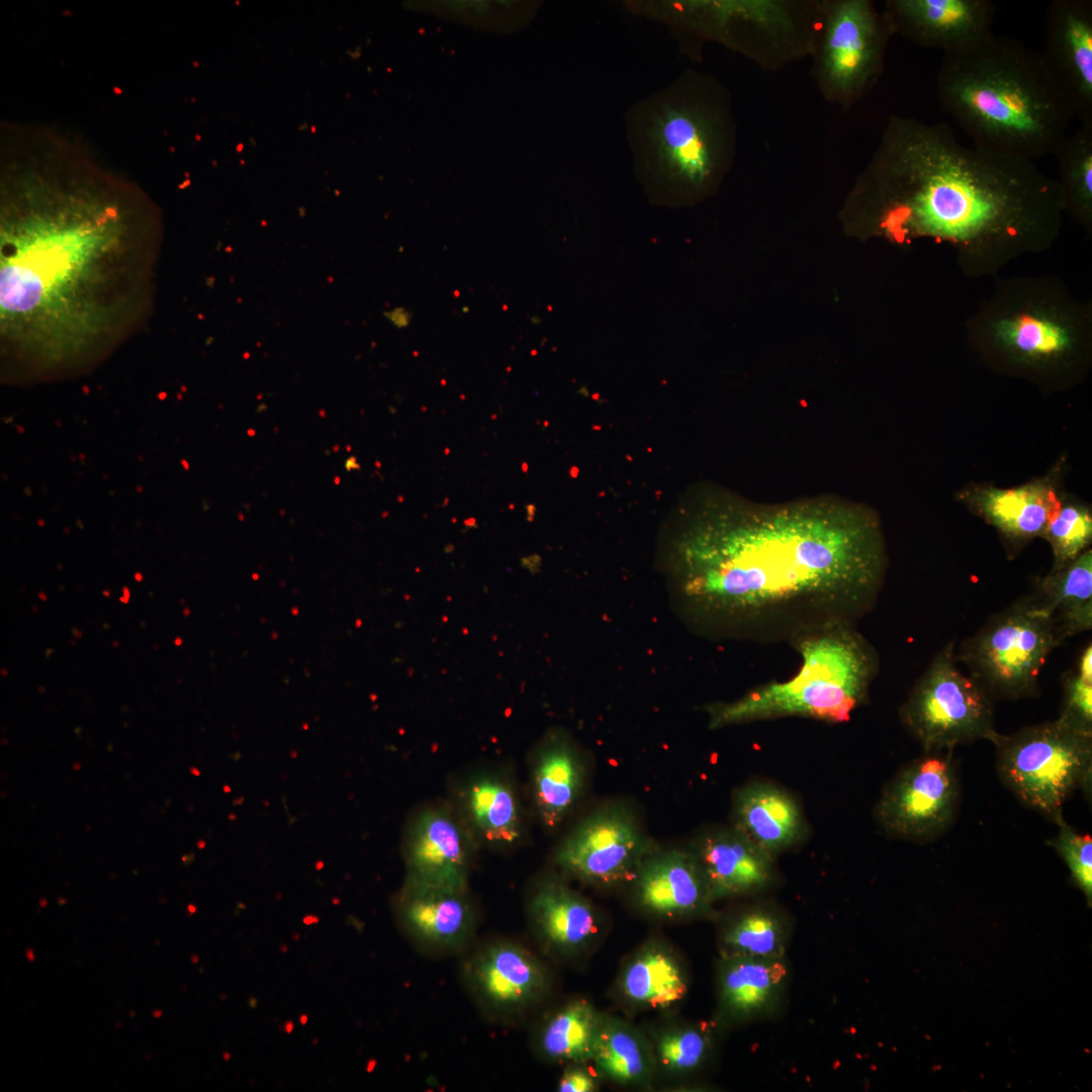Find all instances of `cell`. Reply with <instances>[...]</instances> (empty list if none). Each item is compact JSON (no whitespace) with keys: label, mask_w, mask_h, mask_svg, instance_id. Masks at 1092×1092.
Returning <instances> with one entry per match:
<instances>
[{"label":"cell","mask_w":1092,"mask_h":1092,"mask_svg":"<svg viewBox=\"0 0 1092 1092\" xmlns=\"http://www.w3.org/2000/svg\"><path fill=\"white\" fill-rule=\"evenodd\" d=\"M888 566L881 520L833 495L707 502L685 524L669 571L678 614L712 640L786 641L855 623Z\"/></svg>","instance_id":"obj_1"},{"label":"cell","mask_w":1092,"mask_h":1092,"mask_svg":"<svg viewBox=\"0 0 1092 1092\" xmlns=\"http://www.w3.org/2000/svg\"><path fill=\"white\" fill-rule=\"evenodd\" d=\"M0 214L4 352L62 362L143 325L161 230L141 192L96 173L23 171L2 181Z\"/></svg>","instance_id":"obj_2"},{"label":"cell","mask_w":1092,"mask_h":1092,"mask_svg":"<svg viewBox=\"0 0 1092 1092\" xmlns=\"http://www.w3.org/2000/svg\"><path fill=\"white\" fill-rule=\"evenodd\" d=\"M861 240L949 248L969 278L996 277L1057 242L1064 203L1032 161L963 145L945 123L891 115L846 200Z\"/></svg>","instance_id":"obj_3"},{"label":"cell","mask_w":1092,"mask_h":1092,"mask_svg":"<svg viewBox=\"0 0 1092 1092\" xmlns=\"http://www.w3.org/2000/svg\"><path fill=\"white\" fill-rule=\"evenodd\" d=\"M936 90L974 146L1032 162L1054 155L1075 116L1040 54L993 31L943 53Z\"/></svg>","instance_id":"obj_4"},{"label":"cell","mask_w":1092,"mask_h":1092,"mask_svg":"<svg viewBox=\"0 0 1092 1092\" xmlns=\"http://www.w3.org/2000/svg\"><path fill=\"white\" fill-rule=\"evenodd\" d=\"M964 331L974 350L1006 372L1074 379L1091 355L1092 302L1055 274L999 278Z\"/></svg>","instance_id":"obj_5"},{"label":"cell","mask_w":1092,"mask_h":1092,"mask_svg":"<svg viewBox=\"0 0 1092 1092\" xmlns=\"http://www.w3.org/2000/svg\"><path fill=\"white\" fill-rule=\"evenodd\" d=\"M802 659L784 681H769L740 698L703 707L712 730L787 717L842 723L864 704L878 655L852 624L806 633L791 643Z\"/></svg>","instance_id":"obj_6"},{"label":"cell","mask_w":1092,"mask_h":1092,"mask_svg":"<svg viewBox=\"0 0 1092 1092\" xmlns=\"http://www.w3.org/2000/svg\"><path fill=\"white\" fill-rule=\"evenodd\" d=\"M997 771L1018 800L1055 822L1067 800L1081 789L1091 793L1092 733L1061 719L998 734Z\"/></svg>","instance_id":"obj_7"},{"label":"cell","mask_w":1092,"mask_h":1092,"mask_svg":"<svg viewBox=\"0 0 1092 1092\" xmlns=\"http://www.w3.org/2000/svg\"><path fill=\"white\" fill-rule=\"evenodd\" d=\"M1061 643L1052 616L1032 595L991 617L956 657L990 697L1018 700L1038 695L1040 671Z\"/></svg>","instance_id":"obj_8"},{"label":"cell","mask_w":1092,"mask_h":1092,"mask_svg":"<svg viewBox=\"0 0 1092 1092\" xmlns=\"http://www.w3.org/2000/svg\"><path fill=\"white\" fill-rule=\"evenodd\" d=\"M953 642L947 643L916 681L900 710L901 721L924 752L986 739L995 728L991 697L962 672Z\"/></svg>","instance_id":"obj_9"},{"label":"cell","mask_w":1092,"mask_h":1092,"mask_svg":"<svg viewBox=\"0 0 1092 1092\" xmlns=\"http://www.w3.org/2000/svg\"><path fill=\"white\" fill-rule=\"evenodd\" d=\"M893 35L887 15L873 1H825L815 54L824 98L845 108L861 99L883 71Z\"/></svg>","instance_id":"obj_10"},{"label":"cell","mask_w":1092,"mask_h":1092,"mask_svg":"<svg viewBox=\"0 0 1092 1092\" xmlns=\"http://www.w3.org/2000/svg\"><path fill=\"white\" fill-rule=\"evenodd\" d=\"M952 749L928 751L907 763L884 788L876 820L889 835L928 841L954 819L960 784Z\"/></svg>","instance_id":"obj_11"},{"label":"cell","mask_w":1092,"mask_h":1092,"mask_svg":"<svg viewBox=\"0 0 1092 1092\" xmlns=\"http://www.w3.org/2000/svg\"><path fill=\"white\" fill-rule=\"evenodd\" d=\"M655 849L630 809L604 805L584 817L556 851L567 876L588 885L613 887L631 883L646 856Z\"/></svg>","instance_id":"obj_12"},{"label":"cell","mask_w":1092,"mask_h":1092,"mask_svg":"<svg viewBox=\"0 0 1092 1092\" xmlns=\"http://www.w3.org/2000/svg\"><path fill=\"white\" fill-rule=\"evenodd\" d=\"M727 133L721 111L704 103L663 107L651 127L663 173L694 191L706 189L722 170L730 150Z\"/></svg>","instance_id":"obj_13"},{"label":"cell","mask_w":1092,"mask_h":1092,"mask_svg":"<svg viewBox=\"0 0 1092 1092\" xmlns=\"http://www.w3.org/2000/svg\"><path fill=\"white\" fill-rule=\"evenodd\" d=\"M1042 62L1083 126H1092V1L1053 0Z\"/></svg>","instance_id":"obj_14"},{"label":"cell","mask_w":1092,"mask_h":1092,"mask_svg":"<svg viewBox=\"0 0 1092 1092\" xmlns=\"http://www.w3.org/2000/svg\"><path fill=\"white\" fill-rule=\"evenodd\" d=\"M465 977L476 999L499 1015L533 1007L549 988L541 962L511 941H494L478 949L465 966Z\"/></svg>","instance_id":"obj_15"},{"label":"cell","mask_w":1092,"mask_h":1092,"mask_svg":"<svg viewBox=\"0 0 1092 1092\" xmlns=\"http://www.w3.org/2000/svg\"><path fill=\"white\" fill-rule=\"evenodd\" d=\"M631 884L636 905L653 917L690 919L713 913L714 901L692 849L655 848Z\"/></svg>","instance_id":"obj_16"},{"label":"cell","mask_w":1092,"mask_h":1092,"mask_svg":"<svg viewBox=\"0 0 1092 1092\" xmlns=\"http://www.w3.org/2000/svg\"><path fill=\"white\" fill-rule=\"evenodd\" d=\"M996 10L990 0H888L884 12L894 34L945 53L991 33Z\"/></svg>","instance_id":"obj_17"},{"label":"cell","mask_w":1092,"mask_h":1092,"mask_svg":"<svg viewBox=\"0 0 1092 1092\" xmlns=\"http://www.w3.org/2000/svg\"><path fill=\"white\" fill-rule=\"evenodd\" d=\"M714 902L753 896L778 879L776 859L733 826L698 837L693 847Z\"/></svg>","instance_id":"obj_18"},{"label":"cell","mask_w":1092,"mask_h":1092,"mask_svg":"<svg viewBox=\"0 0 1092 1092\" xmlns=\"http://www.w3.org/2000/svg\"><path fill=\"white\" fill-rule=\"evenodd\" d=\"M790 972L786 958L720 956L717 1008L726 1023H744L776 1014L782 1007Z\"/></svg>","instance_id":"obj_19"},{"label":"cell","mask_w":1092,"mask_h":1092,"mask_svg":"<svg viewBox=\"0 0 1092 1092\" xmlns=\"http://www.w3.org/2000/svg\"><path fill=\"white\" fill-rule=\"evenodd\" d=\"M731 826L775 858L808 834L797 799L786 789L761 780L750 781L734 792Z\"/></svg>","instance_id":"obj_20"},{"label":"cell","mask_w":1092,"mask_h":1092,"mask_svg":"<svg viewBox=\"0 0 1092 1092\" xmlns=\"http://www.w3.org/2000/svg\"><path fill=\"white\" fill-rule=\"evenodd\" d=\"M470 857V841L458 821L443 809L425 810L410 832L406 881L466 888Z\"/></svg>","instance_id":"obj_21"},{"label":"cell","mask_w":1092,"mask_h":1092,"mask_svg":"<svg viewBox=\"0 0 1092 1092\" xmlns=\"http://www.w3.org/2000/svg\"><path fill=\"white\" fill-rule=\"evenodd\" d=\"M398 909L405 930L426 947L455 950L472 936L475 918L466 888L406 881Z\"/></svg>","instance_id":"obj_22"},{"label":"cell","mask_w":1092,"mask_h":1092,"mask_svg":"<svg viewBox=\"0 0 1092 1092\" xmlns=\"http://www.w3.org/2000/svg\"><path fill=\"white\" fill-rule=\"evenodd\" d=\"M963 499L1013 546L1042 537L1062 506L1048 477L1011 488L977 486L966 491Z\"/></svg>","instance_id":"obj_23"},{"label":"cell","mask_w":1092,"mask_h":1092,"mask_svg":"<svg viewBox=\"0 0 1092 1092\" xmlns=\"http://www.w3.org/2000/svg\"><path fill=\"white\" fill-rule=\"evenodd\" d=\"M528 910L539 940L558 954L581 952L599 934L600 922L595 907L561 882H543L532 895Z\"/></svg>","instance_id":"obj_24"},{"label":"cell","mask_w":1092,"mask_h":1092,"mask_svg":"<svg viewBox=\"0 0 1092 1092\" xmlns=\"http://www.w3.org/2000/svg\"><path fill=\"white\" fill-rule=\"evenodd\" d=\"M585 766L574 741L554 730L539 745L532 769V792L539 818L549 828L558 826L580 797Z\"/></svg>","instance_id":"obj_25"},{"label":"cell","mask_w":1092,"mask_h":1092,"mask_svg":"<svg viewBox=\"0 0 1092 1092\" xmlns=\"http://www.w3.org/2000/svg\"><path fill=\"white\" fill-rule=\"evenodd\" d=\"M1033 597L1050 613L1064 640L1092 628V550L1087 549L1037 582Z\"/></svg>","instance_id":"obj_26"},{"label":"cell","mask_w":1092,"mask_h":1092,"mask_svg":"<svg viewBox=\"0 0 1092 1092\" xmlns=\"http://www.w3.org/2000/svg\"><path fill=\"white\" fill-rule=\"evenodd\" d=\"M619 986L631 1005L664 1009L685 998L689 982L685 968L671 950L649 944L626 964Z\"/></svg>","instance_id":"obj_27"},{"label":"cell","mask_w":1092,"mask_h":1092,"mask_svg":"<svg viewBox=\"0 0 1092 1092\" xmlns=\"http://www.w3.org/2000/svg\"><path fill=\"white\" fill-rule=\"evenodd\" d=\"M462 804L470 825L486 841L509 845L521 837L520 803L507 779L494 774L474 777L464 787Z\"/></svg>","instance_id":"obj_28"},{"label":"cell","mask_w":1092,"mask_h":1092,"mask_svg":"<svg viewBox=\"0 0 1092 1092\" xmlns=\"http://www.w3.org/2000/svg\"><path fill=\"white\" fill-rule=\"evenodd\" d=\"M791 936L787 914L769 902L747 905L727 917L720 931V956L784 959Z\"/></svg>","instance_id":"obj_29"},{"label":"cell","mask_w":1092,"mask_h":1092,"mask_svg":"<svg viewBox=\"0 0 1092 1092\" xmlns=\"http://www.w3.org/2000/svg\"><path fill=\"white\" fill-rule=\"evenodd\" d=\"M604 1017L586 1000H573L554 1012L538 1036L542 1056L550 1061L585 1064L592 1061Z\"/></svg>","instance_id":"obj_30"},{"label":"cell","mask_w":1092,"mask_h":1092,"mask_svg":"<svg viewBox=\"0 0 1092 1092\" xmlns=\"http://www.w3.org/2000/svg\"><path fill=\"white\" fill-rule=\"evenodd\" d=\"M592 1061L603 1076L621 1085L648 1083L656 1064L654 1052L637 1029L606 1017Z\"/></svg>","instance_id":"obj_31"},{"label":"cell","mask_w":1092,"mask_h":1092,"mask_svg":"<svg viewBox=\"0 0 1092 1092\" xmlns=\"http://www.w3.org/2000/svg\"><path fill=\"white\" fill-rule=\"evenodd\" d=\"M1058 162L1064 212L1092 236V126L1067 134L1054 155Z\"/></svg>","instance_id":"obj_32"},{"label":"cell","mask_w":1092,"mask_h":1092,"mask_svg":"<svg viewBox=\"0 0 1092 1092\" xmlns=\"http://www.w3.org/2000/svg\"><path fill=\"white\" fill-rule=\"evenodd\" d=\"M713 1040L708 1030L684 1025L659 1035L654 1051L655 1063L674 1075L698 1071L711 1056Z\"/></svg>","instance_id":"obj_33"},{"label":"cell","mask_w":1092,"mask_h":1092,"mask_svg":"<svg viewBox=\"0 0 1092 1092\" xmlns=\"http://www.w3.org/2000/svg\"><path fill=\"white\" fill-rule=\"evenodd\" d=\"M1042 538L1050 543L1054 563L1051 571L1068 564L1088 549L1092 540V516L1079 504L1061 506L1048 525Z\"/></svg>","instance_id":"obj_34"},{"label":"cell","mask_w":1092,"mask_h":1092,"mask_svg":"<svg viewBox=\"0 0 1092 1092\" xmlns=\"http://www.w3.org/2000/svg\"><path fill=\"white\" fill-rule=\"evenodd\" d=\"M1058 834L1049 841L1066 861L1074 883L1085 894L1089 904L1092 900V840L1089 834H1080L1064 817L1057 820Z\"/></svg>","instance_id":"obj_35"},{"label":"cell","mask_w":1092,"mask_h":1092,"mask_svg":"<svg viewBox=\"0 0 1092 1092\" xmlns=\"http://www.w3.org/2000/svg\"><path fill=\"white\" fill-rule=\"evenodd\" d=\"M1059 719L1080 731L1092 733V675L1076 669L1066 676Z\"/></svg>","instance_id":"obj_36"},{"label":"cell","mask_w":1092,"mask_h":1092,"mask_svg":"<svg viewBox=\"0 0 1092 1092\" xmlns=\"http://www.w3.org/2000/svg\"><path fill=\"white\" fill-rule=\"evenodd\" d=\"M598 1089L597 1077L583 1064H570L557 1085L560 1092H594Z\"/></svg>","instance_id":"obj_37"},{"label":"cell","mask_w":1092,"mask_h":1092,"mask_svg":"<svg viewBox=\"0 0 1092 1092\" xmlns=\"http://www.w3.org/2000/svg\"><path fill=\"white\" fill-rule=\"evenodd\" d=\"M383 316L395 329L403 330L410 327L413 321V311L405 306L397 305L383 311Z\"/></svg>","instance_id":"obj_38"},{"label":"cell","mask_w":1092,"mask_h":1092,"mask_svg":"<svg viewBox=\"0 0 1092 1092\" xmlns=\"http://www.w3.org/2000/svg\"><path fill=\"white\" fill-rule=\"evenodd\" d=\"M345 468L347 471L361 470V465L358 463L356 456H350L345 461Z\"/></svg>","instance_id":"obj_39"},{"label":"cell","mask_w":1092,"mask_h":1092,"mask_svg":"<svg viewBox=\"0 0 1092 1092\" xmlns=\"http://www.w3.org/2000/svg\"><path fill=\"white\" fill-rule=\"evenodd\" d=\"M72 633L74 634V636H75V637H76L77 639H79V638H81V637H82V632H81L80 630H77V629L73 628V631H72Z\"/></svg>","instance_id":"obj_40"},{"label":"cell","mask_w":1092,"mask_h":1092,"mask_svg":"<svg viewBox=\"0 0 1092 1092\" xmlns=\"http://www.w3.org/2000/svg\"><path fill=\"white\" fill-rule=\"evenodd\" d=\"M37 598L41 601H47V595L43 592H38Z\"/></svg>","instance_id":"obj_41"},{"label":"cell","mask_w":1092,"mask_h":1092,"mask_svg":"<svg viewBox=\"0 0 1092 1092\" xmlns=\"http://www.w3.org/2000/svg\"><path fill=\"white\" fill-rule=\"evenodd\" d=\"M26 954H27V959L32 962L34 957H33L32 950L30 948L26 950Z\"/></svg>","instance_id":"obj_42"},{"label":"cell","mask_w":1092,"mask_h":1092,"mask_svg":"<svg viewBox=\"0 0 1092 1092\" xmlns=\"http://www.w3.org/2000/svg\"><path fill=\"white\" fill-rule=\"evenodd\" d=\"M124 597L130 598V593L127 586L122 587Z\"/></svg>","instance_id":"obj_43"},{"label":"cell","mask_w":1092,"mask_h":1092,"mask_svg":"<svg viewBox=\"0 0 1092 1092\" xmlns=\"http://www.w3.org/2000/svg\"><path fill=\"white\" fill-rule=\"evenodd\" d=\"M292 1028H293L292 1022H287L286 1023V1031L290 1032L292 1030Z\"/></svg>","instance_id":"obj_44"},{"label":"cell","mask_w":1092,"mask_h":1092,"mask_svg":"<svg viewBox=\"0 0 1092 1092\" xmlns=\"http://www.w3.org/2000/svg\"><path fill=\"white\" fill-rule=\"evenodd\" d=\"M134 578H135L136 581H142L143 580V575L140 572H136L134 574Z\"/></svg>","instance_id":"obj_45"},{"label":"cell","mask_w":1092,"mask_h":1092,"mask_svg":"<svg viewBox=\"0 0 1092 1092\" xmlns=\"http://www.w3.org/2000/svg\"><path fill=\"white\" fill-rule=\"evenodd\" d=\"M119 601H120V602H122V603H124V604H127V603H128V601H129V598H127V597H124V596H123V597H121V598L119 599Z\"/></svg>","instance_id":"obj_46"},{"label":"cell","mask_w":1092,"mask_h":1092,"mask_svg":"<svg viewBox=\"0 0 1092 1092\" xmlns=\"http://www.w3.org/2000/svg\"><path fill=\"white\" fill-rule=\"evenodd\" d=\"M161 1014H162V1013H161V1011H160V1010H156V1011H154V1013H153L154 1017H160V1016H161Z\"/></svg>","instance_id":"obj_47"},{"label":"cell","mask_w":1092,"mask_h":1092,"mask_svg":"<svg viewBox=\"0 0 1092 1092\" xmlns=\"http://www.w3.org/2000/svg\"><path fill=\"white\" fill-rule=\"evenodd\" d=\"M39 904H40V905H41L42 907H44V906L47 905V900H46V899H40V900H39Z\"/></svg>","instance_id":"obj_48"},{"label":"cell","mask_w":1092,"mask_h":1092,"mask_svg":"<svg viewBox=\"0 0 1092 1092\" xmlns=\"http://www.w3.org/2000/svg\"><path fill=\"white\" fill-rule=\"evenodd\" d=\"M247 433H248V434H249V435H250L251 437H253V436L255 435V433H256V432H255V431H254L253 429H250V430H248V432H247Z\"/></svg>","instance_id":"obj_49"},{"label":"cell","mask_w":1092,"mask_h":1092,"mask_svg":"<svg viewBox=\"0 0 1092 1092\" xmlns=\"http://www.w3.org/2000/svg\"><path fill=\"white\" fill-rule=\"evenodd\" d=\"M306 1020H307V1019H306V1016H305V1015H303V1016L301 1017V1024H305Z\"/></svg>","instance_id":"obj_50"},{"label":"cell","mask_w":1092,"mask_h":1092,"mask_svg":"<svg viewBox=\"0 0 1092 1092\" xmlns=\"http://www.w3.org/2000/svg\"><path fill=\"white\" fill-rule=\"evenodd\" d=\"M335 483H336V484H339V483H340V477H339V476H336V477H335Z\"/></svg>","instance_id":"obj_51"},{"label":"cell","mask_w":1092,"mask_h":1092,"mask_svg":"<svg viewBox=\"0 0 1092 1092\" xmlns=\"http://www.w3.org/2000/svg\"><path fill=\"white\" fill-rule=\"evenodd\" d=\"M188 909H189V911H190V912H192V913H193V912L195 911V908H194L193 906H189V907H188Z\"/></svg>","instance_id":"obj_52"},{"label":"cell","mask_w":1092,"mask_h":1092,"mask_svg":"<svg viewBox=\"0 0 1092 1092\" xmlns=\"http://www.w3.org/2000/svg\"><path fill=\"white\" fill-rule=\"evenodd\" d=\"M1 673H2V675H6V674H7V670H6V669H2V670H1Z\"/></svg>","instance_id":"obj_53"},{"label":"cell","mask_w":1092,"mask_h":1092,"mask_svg":"<svg viewBox=\"0 0 1092 1092\" xmlns=\"http://www.w3.org/2000/svg\"><path fill=\"white\" fill-rule=\"evenodd\" d=\"M103 595H104V596H106V597H109V596H110V594H109V593H108L107 590H104V592H103Z\"/></svg>","instance_id":"obj_54"},{"label":"cell","mask_w":1092,"mask_h":1092,"mask_svg":"<svg viewBox=\"0 0 1092 1092\" xmlns=\"http://www.w3.org/2000/svg\"><path fill=\"white\" fill-rule=\"evenodd\" d=\"M339 449H340V447L338 445L334 446V451H336V450L338 451Z\"/></svg>","instance_id":"obj_55"},{"label":"cell","mask_w":1092,"mask_h":1092,"mask_svg":"<svg viewBox=\"0 0 1092 1092\" xmlns=\"http://www.w3.org/2000/svg\"><path fill=\"white\" fill-rule=\"evenodd\" d=\"M31 609H32V611H34V612H35V611H37V608H35V606H34V605L32 606V608H31Z\"/></svg>","instance_id":"obj_56"},{"label":"cell","mask_w":1092,"mask_h":1092,"mask_svg":"<svg viewBox=\"0 0 1092 1092\" xmlns=\"http://www.w3.org/2000/svg\"><path fill=\"white\" fill-rule=\"evenodd\" d=\"M116 645H118V642L113 641V646H116Z\"/></svg>","instance_id":"obj_57"}]
</instances>
